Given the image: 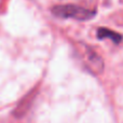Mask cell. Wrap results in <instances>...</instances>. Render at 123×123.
I'll use <instances>...</instances> for the list:
<instances>
[{
  "instance_id": "cell-1",
  "label": "cell",
  "mask_w": 123,
  "mask_h": 123,
  "mask_svg": "<svg viewBox=\"0 0 123 123\" xmlns=\"http://www.w3.org/2000/svg\"><path fill=\"white\" fill-rule=\"evenodd\" d=\"M52 13L62 18H74L79 21H87L96 15V11L83 8L76 4H62L52 8Z\"/></svg>"
},
{
  "instance_id": "cell-2",
  "label": "cell",
  "mask_w": 123,
  "mask_h": 123,
  "mask_svg": "<svg viewBox=\"0 0 123 123\" xmlns=\"http://www.w3.org/2000/svg\"><path fill=\"white\" fill-rule=\"evenodd\" d=\"M81 51V56L82 60L84 62L86 68L94 74H102L104 70V62H103L102 57L98 55L96 52H94L91 48L83 45V49Z\"/></svg>"
},
{
  "instance_id": "cell-3",
  "label": "cell",
  "mask_w": 123,
  "mask_h": 123,
  "mask_svg": "<svg viewBox=\"0 0 123 123\" xmlns=\"http://www.w3.org/2000/svg\"><path fill=\"white\" fill-rule=\"evenodd\" d=\"M97 37L99 39L109 38L115 43H120L122 40V36L120 34H118L117 31H112L110 29H107V28H99L97 30Z\"/></svg>"
}]
</instances>
